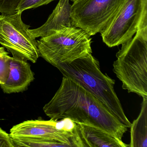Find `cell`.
Listing matches in <instances>:
<instances>
[{
  "label": "cell",
  "mask_w": 147,
  "mask_h": 147,
  "mask_svg": "<svg viewBox=\"0 0 147 147\" xmlns=\"http://www.w3.org/2000/svg\"><path fill=\"white\" fill-rule=\"evenodd\" d=\"M76 124L85 147H129L122 140L98 127L85 124Z\"/></svg>",
  "instance_id": "11"
},
{
  "label": "cell",
  "mask_w": 147,
  "mask_h": 147,
  "mask_svg": "<svg viewBox=\"0 0 147 147\" xmlns=\"http://www.w3.org/2000/svg\"><path fill=\"white\" fill-rule=\"evenodd\" d=\"M22 13L0 15V44L13 57L35 63L40 57L37 40L29 32L30 26L22 20Z\"/></svg>",
  "instance_id": "5"
},
{
  "label": "cell",
  "mask_w": 147,
  "mask_h": 147,
  "mask_svg": "<svg viewBox=\"0 0 147 147\" xmlns=\"http://www.w3.org/2000/svg\"><path fill=\"white\" fill-rule=\"evenodd\" d=\"M21 0H0V13L3 14H13Z\"/></svg>",
  "instance_id": "15"
},
{
  "label": "cell",
  "mask_w": 147,
  "mask_h": 147,
  "mask_svg": "<svg viewBox=\"0 0 147 147\" xmlns=\"http://www.w3.org/2000/svg\"><path fill=\"white\" fill-rule=\"evenodd\" d=\"M147 15V0H125L104 30L103 42L110 48L122 45L133 37L142 18Z\"/></svg>",
  "instance_id": "7"
},
{
  "label": "cell",
  "mask_w": 147,
  "mask_h": 147,
  "mask_svg": "<svg viewBox=\"0 0 147 147\" xmlns=\"http://www.w3.org/2000/svg\"><path fill=\"white\" fill-rule=\"evenodd\" d=\"M136 34L116 54L113 71L123 89L144 98H147V27L138 28Z\"/></svg>",
  "instance_id": "3"
},
{
  "label": "cell",
  "mask_w": 147,
  "mask_h": 147,
  "mask_svg": "<svg viewBox=\"0 0 147 147\" xmlns=\"http://www.w3.org/2000/svg\"><path fill=\"white\" fill-rule=\"evenodd\" d=\"M55 0H21L18 6L16 12L23 13L24 11L33 9L41 6L48 5Z\"/></svg>",
  "instance_id": "14"
},
{
  "label": "cell",
  "mask_w": 147,
  "mask_h": 147,
  "mask_svg": "<svg viewBox=\"0 0 147 147\" xmlns=\"http://www.w3.org/2000/svg\"><path fill=\"white\" fill-rule=\"evenodd\" d=\"M69 1H73V2H74V1H75L76 0H69Z\"/></svg>",
  "instance_id": "17"
},
{
  "label": "cell",
  "mask_w": 147,
  "mask_h": 147,
  "mask_svg": "<svg viewBox=\"0 0 147 147\" xmlns=\"http://www.w3.org/2000/svg\"><path fill=\"white\" fill-rule=\"evenodd\" d=\"M34 79V73L27 61L11 57L8 79L0 86L5 93L20 92L26 90Z\"/></svg>",
  "instance_id": "9"
},
{
  "label": "cell",
  "mask_w": 147,
  "mask_h": 147,
  "mask_svg": "<svg viewBox=\"0 0 147 147\" xmlns=\"http://www.w3.org/2000/svg\"><path fill=\"white\" fill-rule=\"evenodd\" d=\"M11 57L4 47H0V84L6 82L10 71V62Z\"/></svg>",
  "instance_id": "13"
},
{
  "label": "cell",
  "mask_w": 147,
  "mask_h": 147,
  "mask_svg": "<svg viewBox=\"0 0 147 147\" xmlns=\"http://www.w3.org/2000/svg\"><path fill=\"white\" fill-rule=\"evenodd\" d=\"M0 147H15L10 134L0 128Z\"/></svg>",
  "instance_id": "16"
},
{
  "label": "cell",
  "mask_w": 147,
  "mask_h": 147,
  "mask_svg": "<svg viewBox=\"0 0 147 147\" xmlns=\"http://www.w3.org/2000/svg\"><path fill=\"white\" fill-rule=\"evenodd\" d=\"M63 77L71 80L105 105L127 128V118L114 89L115 80L101 72L98 61L92 54L57 66Z\"/></svg>",
  "instance_id": "2"
},
{
  "label": "cell",
  "mask_w": 147,
  "mask_h": 147,
  "mask_svg": "<svg viewBox=\"0 0 147 147\" xmlns=\"http://www.w3.org/2000/svg\"><path fill=\"white\" fill-rule=\"evenodd\" d=\"M125 0H76L71 7L73 26L91 36L100 32L114 17Z\"/></svg>",
  "instance_id": "6"
},
{
  "label": "cell",
  "mask_w": 147,
  "mask_h": 147,
  "mask_svg": "<svg viewBox=\"0 0 147 147\" xmlns=\"http://www.w3.org/2000/svg\"><path fill=\"white\" fill-rule=\"evenodd\" d=\"M11 138H43L55 139L67 147H85L76 127L72 131L62 129L61 121L30 120L13 126Z\"/></svg>",
  "instance_id": "8"
},
{
  "label": "cell",
  "mask_w": 147,
  "mask_h": 147,
  "mask_svg": "<svg viewBox=\"0 0 147 147\" xmlns=\"http://www.w3.org/2000/svg\"><path fill=\"white\" fill-rule=\"evenodd\" d=\"M90 36L80 28L66 27L37 40L39 56L56 67L92 54Z\"/></svg>",
  "instance_id": "4"
},
{
  "label": "cell",
  "mask_w": 147,
  "mask_h": 147,
  "mask_svg": "<svg viewBox=\"0 0 147 147\" xmlns=\"http://www.w3.org/2000/svg\"><path fill=\"white\" fill-rule=\"evenodd\" d=\"M43 111L54 121L67 118L76 123L98 127L120 140L127 131V127L98 99L65 77Z\"/></svg>",
  "instance_id": "1"
},
{
  "label": "cell",
  "mask_w": 147,
  "mask_h": 147,
  "mask_svg": "<svg viewBox=\"0 0 147 147\" xmlns=\"http://www.w3.org/2000/svg\"><path fill=\"white\" fill-rule=\"evenodd\" d=\"M130 128L129 147H147V98H143L141 111Z\"/></svg>",
  "instance_id": "12"
},
{
  "label": "cell",
  "mask_w": 147,
  "mask_h": 147,
  "mask_svg": "<svg viewBox=\"0 0 147 147\" xmlns=\"http://www.w3.org/2000/svg\"><path fill=\"white\" fill-rule=\"evenodd\" d=\"M69 0H60L46 22L36 29L29 30L35 38L50 36L66 27L73 26L70 18Z\"/></svg>",
  "instance_id": "10"
}]
</instances>
